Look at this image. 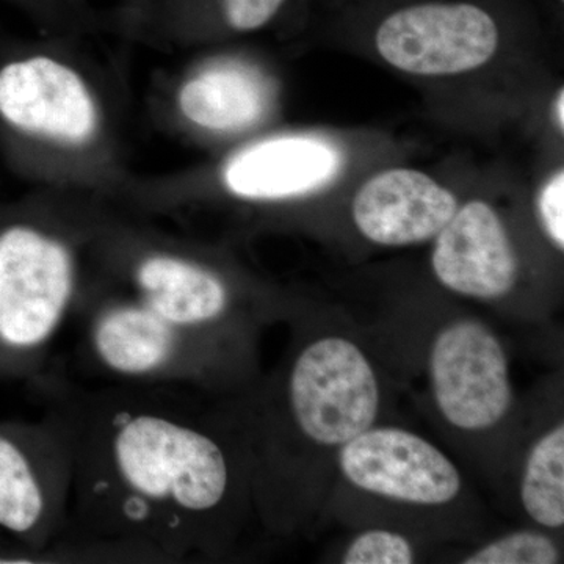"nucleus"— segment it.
<instances>
[{
    "instance_id": "obj_1",
    "label": "nucleus",
    "mask_w": 564,
    "mask_h": 564,
    "mask_svg": "<svg viewBox=\"0 0 564 564\" xmlns=\"http://www.w3.org/2000/svg\"><path fill=\"white\" fill-rule=\"evenodd\" d=\"M73 445L68 524L47 562L182 563L220 547L236 463L196 389L39 378Z\"/></svg>"
},
{
    "instance_id": "obj_12",
    "label": "nucleus",
    "mask_w": 564,
    "mask_h": 564,
    "mask_svg": "<svg viewBox=\"0 0 564 564\" xmlns=\"http://www.w3.org/2000/svg\"><path fill=\"white\" fill-rule=\"evenodd\" d=\"M339 155L310 137H273L243 148L221 166L223 187L243 202H281L333 180Z\"/></svg>"
},
{
    "instance_id": "obj_15",
    "label": "nucleus",
    "mask_w": 564,
    "mask_h": 564,
    "mask_svg": "<svg viewBox=\"0 0 564 564\" xmlns=\"http://www.w3.org/2000/svg\"><path fill=\"white\" fill-rule=\"evenodd\" d=\"M47 35H84L101 28L102 20L88 0H6Z\"/></svg>"
},
{
    "instance_id": "obj_4",
    "label": "nucleus",
    "mask_w": 564,
    "mask_h": 564,
    "mask_svg": "<svg viewBox=\"0 0 564 564\" xmlns=\"http://www.w3.org/2000/svg\"><path fill=\"white\" fill-rule=\"evenodd\" d=\"M74 456L61 419L0 426V529L21 541L17 563L47 562L68 524Z\"/></svg>"
},
{
    "instance_id": "obj_14",
    "label": "nucleus",
    "mask_w": 564,
    "mask_h": 564,
    "mask_svg": "<svg viewBox=\"0 0 564 564\" xmlns=\"http://www.w3.org/2000/svg\"><path fill=\"white\" fill-rule=\"evenodd\" d=\"M522 505L538 524H564V426L544 434L530 452L521 488Z\"/></svg>"
},
{
    "instance_id": "obj_19",
    "label": "nucleus",
    "mask_w": 564,
    "mask_h": 564,
    "mask_svg": "<svg viewBox=\"0 0 564 564\" xmlns=\"http://www.w3.org/2000/svg\"><path fill=\"white\" fill-rule=\"evenodd\" d=\"M151 2L152 0H124V2H122L120 13H118L117 17L118 22L132 17V14L139 13L140 10H143L144 7Z\"/></svg>"
},
{
    "instance_id": "obj_8",
    "label": "nucleus",
    "mask_w": 564,
    "mask_h": 564,
    "mask_svg": "<svg viewBox=\"0 0 564 564\" xmlns=\"http://www.w3.org/2000/svg\"><path fill=\"white\" fill-rule=\"evenodd\" d=\"M272 80L239 58H207L163 85L159 107L177 132L232 135L251 131L272 111Z\"/></svg>"
},
{
    "instance_id": "obj_3",
    "label": "nucleus",
    "mask_w": 564,
    "mask_h": 564,
    "mask_svg": "<svg viewBox=\"0 0 564 564\" xmlns=\"http://www.w3.org/2000/svg\"><path fill=\"white\" fill-rule=\"evenodd\" d=\"M117 203L40 188L0 203V362L39 380L79 311Z\"/></svg>"
},
{
    "instance_id": "obj_2",
    "label": "nucleus",
    "mask_w": 564,
    "mask_h": 564,
    "mask_svg": "<svg viewBox=\"0 0 564 564\" xmlns=\"http://www.w3.org/2000/svg\"><path fill=\"white\" fill-rule=\"evenodd\" d=\"M80 36H0V161L35 187L115 199L133 177L121 99Z\"/></svg>"
},
{
    "instance_id": "obj_16",
    "label": "nucleus",
    "mask_w": 564,
    "mask_h": 564,
    "mask_svg": "<svg viewBox=\"0 0 564 564\" xmlns=\"http://www.w3.org/2000/svg\"><path fill=\"white\" fill-rule=\"evenodd\" d=\"M558 549L551 538L538 532H516L485 545L463 560L464 564H555Z\"/></svg>"
},
{
    "instance_id": "obj_11",
    "label": "nucleus",
    "mask_w": 564,
    "mask_h": 564,
    "mask_svg": "<svg viewBox=\"0 0 564 564\" xmlns=\"http://www.w3.org/2000/svg\"><path fill=\"white\" fill-rule=\"evenodd\" d=\"M458 210L454 193L415 170L377 174L352 203L359 231L378 245L408 247L433 239Z\"/></svg>"
},
{
    "instance_id": "obj_5",
    "label": "nucleus",
    "mask_w": 564,
    "mask_h": 564,
    "mask_svg": "<svg viewBox=\"0 0 564 564\" xmlns=\"http://www.w3.org/2000/svg\"><path fill=\"white\" fill-rule=\"evenodd\" d=\"M288 404L307 440L336 447L373 425L380 386L358 345L323 337L296 356L288 378Z\"/></svg>"
},
{
    "instance_id": "obj_13",
    "label": "nucleus",
    "mask_w": 564,
    "mask_h": 564,
    "mask_svg": "<svg viewBox=\"0 0 564 564\" xmlns=\"http://www.w3.org/2000/svg\"><path fill=\"white\" fill-rule=\"evenodd\" d=\"M288 0H152L120 25L133 35L182 46L218 21L234 33H252L267 28Z\"/></svg>"
},
{
    "instance_id": "obj_21",
    "label": "nucleus",
    "mask_w": 564,
    "mask_h": 564,
    "mask_svg": "<svg viewBox=\"0 0 564 564\" xmlns=\"http://www.w3.org/2000/svg\"><path fill=\"white\" fill-rule=\"evenodd\" d=\"M562 2H563V0H562Z\"/></svg>"
},
{
    "instance_id": "obj_9",
    "label": "nucleus",
    "mask_w": 564,
    "mask_h": 564,
    "mask_svg": "<svg viewBox=\"0 0 564 564\" xmlns=\"http://www.w3.org/2000/svg\"><path fill=\"white\" fill-rule=\"evenodd\" d=\"M339 463L352 485L402 502L444 505L462 489L455 464L406 430H366L343 445Z\"/></svg>"
},
{
    "instance_id": "obj_18",
    "label": "nucleus",
    "mask_w": 564,
    "mask_h": 564,
    "mask_svg": "<svg viewBox=\"0 0 564 564\" xmlns=\"http://www.w3.org/2000/svg\"><path fill=\"white\" fill-rule=\"evenodd\" d=\"M545 231L560 250L564 248V173H556L545 185L540 198Z\"/></svg>"
},
{
    "instance_id": "obj_6",
    "label": "nucleus",
    "mask_w": 564,
    "mask_h": 564,
    "mask_svg": "<svg viewBox=\"0 0 564 564\" xmlns=\"http://www.w3.org/2000/svg\"><path fill=\"white\" fill-rule=\"evenodd\" d=\"M377 50L389 65L419 76L480 68L499 46L491 14L474 3H419L386 18Z\"/></svg>"
},
{
    "instance_id": "obj_7",
    "label": "nucleus",
    "mask_w": 564,
    "mask_h": 564,
    "mask_svg": "<svg viewBox=\"0 0 564 564\" xmlns=\"http://www.w3.org/2000/svg\"><path fill=\"white\" fill-rule=\"evenodd\" d=\"M430 377L441 414L464 432L491 429L510 410L507 355L484 323L445 326L433 344Z\"/></svg>"
},
{
    "instance_id": "obj_10",
    "label": "nucleus",
    "mask_w": 564,
    "mask_h": 564,
    "mask_svg": "<svg viewBox=\"0 0 564 564\" xmlns=\"http://www.w3.org/2000/svg\"><path fill=\"white\" fill-rule=\"evenodd\" d=\"M433 270L445 288L480 300L502 299L518 281V259L489 204L470 202L436 236Z\"/></svg>"
},
{
    "instance_id": "obj_20",
    "label": "nucleus",
    "mask_w": 564,
    "mask_h": 564,
    "mask_svg": "<svg viewBox=\"0 0 564 564\" xmlns=\"http://www.w3.org/2000/svg\"><path fill=\"white\" fill-rule=\"evenodd\" d=\"M563 109H564V91L560 90V95H558V98H556V104H555V115H556V122H558L560 129H562V132L564 129Z\"/></svg>"
},
{
    "instance_id": "obj_17",
    "label": "nucleus",
    "mask_w": 564,
    "mask_h": 564,
    "mask_svg": "<svg viewBox=\"0 0 564 564\" xmlns=\"http://www.w3.org/2000/svg\"><path fill=\"white\" fill-rule=\"evenodd\" d=\"M345 564H410L414 552L402 534L369 530L356 538L345 552Z\"/></svg>"
}]
</instances>
